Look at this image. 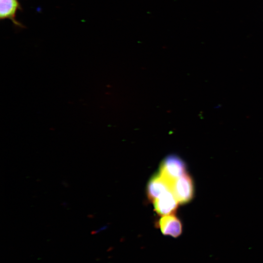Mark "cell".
<instances>
[{
	"mask_svg": "<svg viewBox=\"0 0 263 263\" xmlns=\"http://www.w3.org/2000/svg\"><path fill=\"white\" fill-rule=\"evenodd\" d=\"M158 173L171 185L174 181L187 173L186 165L178 156L170 154L162 161Z\"/></svg>",
	"mask_w": 263,
	"mask_h": 263,
	"instance_id": "obj_1",
	"label": "cell"
},
{
	"mask_svg": "<svg viewBox=\"0 0 263 263\" xmlns=\"http://www.w3.org/2000/svg\"><path fill=\"white\" fill-rule=\"evenodd\" d=\"M171 191L179 204L189 202L194 194V184L191 176L186 173L174 181L171 185Z\"/></svg>",
	"mask_w": 263,
	"mask_h": 263,
	"instance_id": "obj_2",
	"label": "cell"
},
{
	"mask_svg": "<svg viewBox=\"0 0 263 263\" xmlns=\"http://www.w3.org/2000/svg\"><path fill=\"white\" fill-rule=\"evenodd\" d=\"M156 226L165 236L177 238L183 232V225L179 218L174 214L162 216L157 222Z\"/></svg>",
	"mask_w": 263,
	"mask_h": 263,
	"instance_id": "obj_3",
	"label": "cell"
},
{
	"mask_svg": "<svg viewBox=\"0 0 263 263\" xmlns=\"http://www.w3.org/2000/svg\"><path fill=\"white\" fill-rule=\"evenodd\" d=\"M153 203L155 211L161 216L173 214L179 204L170 190L165 192Z\"/></svg>",
	"mask_w": 263,
	"mask_h": 263,
	"instance_id": "obj_4",
	"label": "cell"
},
{
	"mask_svg": "<svg viewBox=\"0 0 263 263\" xmlns=\"http://www.w3.org/2000/svg\"><path fill=\"white\" fill-rule=\"evenodd\" d=\"M170 190V184L158 172L149 180L147 193L149 199L153 202L165 192Z\"/></svg>",
	"mask_w": 263,
	"mask_h": 263,
	"instance_id": "obj_5",
	"label": "cell"
},
{
	"mask_svg": "<svg viewBox=\"0 0 263 263\" xmlns=\"http://www.w3.org/2000/svg\"><path fill=\"white\" fill-rule=\"evenodd\" d=\"M18 0H0V19H10L16 26L23 28V25L16 19V14L21 9Z\"/></svg>",
	"mask_w": 263,
	"mask_h": 263,
	"instance_id": "obj_6",
	"label": "cell"
}]
</instances>
